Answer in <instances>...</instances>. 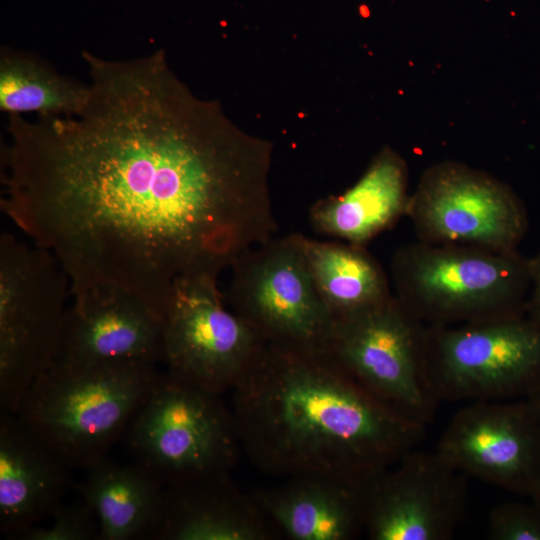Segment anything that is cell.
<instances>
[{"label": "cell", "mask_w": 540, "mask_h": 540, "mask_svg": "<svg viewBox=\"0 0 540 540\" xmlns=\"http://www.w3.org/2000/svg\"><path fill=\"white\" fill-rule=\"evenodd\" d=\"M82 58L79 115H8L1 208L56 257L70 296L123 290L164 320L178 281L218 279L274 237L273 146L197 97L162 49Z\"/></svg>", "instance_id": "6da1fadb"}, {"label": "cell", "mask_w": 540, "mask_h": 540, "mask_svg": "<svg viewBox=\"0 0 540 540\" xmlns=\"http://www.w3.org/2000/svg\"><path fill=\"white\" fill-rule=\"evenodd\" d=\"M230 393L242 453L269 476L371 477L425 436L326 352L266 344Z\"/></svg>", "instance_id": "7a4b0ae2"}, {"label": "cell", "mask_w": 540, "mask_h": 540, "mask_svg": "<svg viewBox=\"0 0 540 540\" xmlns=\"http://www.w3.org/2000/svg\"><path fill=\"white\" fill-rule=\"evenodd\" d=\"M158 373L149 364L54 361L15 414L70 468L86 469L123 439Z\"/></svg>", "instance_id": "3957f363"}, {"label": "cell", "mask_w": 540, "mask_h": 540, "mask_svg": "<svg viewBox=\"0 0 540 540\" xmlns=\"http://www.w3.org/2000/svg\"><path fill=\"white\" fill-rule=\"evenodd\" d=\"M393 294L426 326L526 315L533 259L480 247L417 241L391 259Z\"/></svg>", "instance_id": "277c9868"}, {"label": "cell", "mask_w": 540, "mask_h": 540, "mask_svg": "<svg viewBox=\"0 0 540 540\" xmlns=\"http://www.w3.org/2000/svg\"><path fill=\"white\" fill-rule=\"evenodd\" d=\"M222 396L159 372L122 439L132 462L164 487L231 474L242 449Z\"/></svg>", "instance_id": "5b68a950"}, {"label": "cell", "mask_w": 540, "mask_h": 540, "mask_svg": "<svg viewBox=\"0 0 540 540\" xmlns=\"http://www.w3.org/2000/svg\"><path fill=\"white\" fill-rule=\"evenodd\" d=\"M70 295L47 249L0 237V409L15 414L32 383L56 360Z\"/></svg>", "instance_id": "8992f818"}, {"label": "cell", "mask_w": 540, "mask_h": 540, "mask_svg": "<svg viewBox=\"0 0 540 540\" xmlns=\"http://www.w3.org/2000/svg\"><path fill=\"white\" fill-rule=\"evenodd\" d=\"M425 364L439 402L528 398L540 389V324L525 315L426 326Z\"/></svg>", "instance_id": "52a82bcc"}, {"label": "cell", "mask_w": 540, "mask_h": 540, "mask_svg": "<svg viewBox=\"0 0 540 540\" xmlns=\"http://www.w3.org/2000/svg\"><path fill=\"white\" fill-rule=\"evenodd\" d=\"M426 325L392 294L334 318L326 353L369 393L426 427L440 403L425 364Z\"/></svg>", "instance_id": "ba28073f"}, {"label": "cell", "mask_w": 540, "mask_h": 540, "mask_svg": "<svg viewBox=\"0 0 540 540\" xmlns=\"http://www.w3.org/2000/svg\"><path fill=\"white\" fill-rule=\"evenodd\" d=\"M231 269L225 302L267 344L326 352L334 316L316 287L297 234L251 248Z\"/></svg>", "instance_id": "9c48e42d"}, {"label": "cell", "mask_w": 540, "mask_h": 540, "mask_svg": "<svg viewBox=\"0 0 540 540\" xmlns=\"http://www.w3.org/2000/svg\"><path fill=\"white\" fill-rule=\"evenodd\" d=\"M266 342L226 305L218 279H183L163 320L161 364L173 378L202 390L231 392Z\"/></svg>", "instance_id": "30bf717a"}, {"label": "cell", "mask_w": 540, "mask_h": 540, "mask_svg": "<svg viewBox=\"0 0 540 540\" xmlns=\"http://www.w3.org/2000/svg\"><path fill=\"white\" fill-rule=\"evenodd\" d=\"M406 216L419 241L518 250L527 210L510 186L455 161L429 167L410 194Z\"/></svg>", "instance_id": "8fae6325"}, {"label": "cell", "mask_w": 540, "mask_h": 540, "mask_svg": "<svg viewBox=\"0 0 540 540\" xmlns=\"http://www.w3.org/2000/svg\"><path fill=\"white\" fill-rule=\"evenodd\" d=\"M434 451L467 477L530 499L540 491V423L528 398L471 402Z\"/></svg>", "instance_id": "7c38bea8"}, {"label": "cell", "mask_w": 540, "mask_h": 540, "mask_svg": "<svg viewBox=\"0 0 540 540\" xmlns=\"http://www.w3.org/2000/svg\"><path fill=\"white\" fill-rule=\"evenodd\" d=\"M467 476L416 449L373 479L365 533L372 540H448L463 521Z\"/></svg>", "instance_id": "4fadbf2b"}, {"label": "cell", "mask_w": 540, "mask_h": 540, "mask_svg": "<svg viewBox=\"0 0 540 540\" xmlns=\"http://www.w3.org/2000/svg\"><path fill=\"white\" fill-rule=\"evenodd\" d=\"M163 320L138 297L117 289L72 296L55 361L78 365L162 361Z\"/></svg>", "instance_id": "5bb4252c"}, {"label": "cell", "mask_w": 540, "mask_h": 540, "mask_svg": "<svg viewBox=\"0 0 540 540\" xmlns=\"http://www.w3.org/2000/svg\"><path fill=\"white\" fill-rule=\"evenodd\" d=\"M376 475L301 474L274 487L254 490L252 495L277 538L352 540L365 533L368 498Z\"/></svg>", "instance_id": "9a60e30c"}, {"label": "cell", "mask_w": 540, "mask_h": 540, "mask_svg": "<svg viewBox=\"0 0 540 540\" xmlns=\"http://www.w3.org/2000/svg\"><path fill=\"white\" fill-rule=\"evenodd\" d=\"M69 468L16 414L1 411V534L21 539L50 518L69 489Z\"/></svg>", "instance_id": "2e32d148"}, {"label": "cell", "mask_w": 540, "mask_h": 540, "mask_svg": "<svg viewBox=\"0 0 540 540\" xmlns=\"http://www.w3.org/2000/svg\"><path fill=\"white\" fill-rule=\"evenodd\" d=\"M276 533L252 493L240 490L231 474L165 487L155 540H272Z\"/></svg>", "instance_id": "e0dca14e"}, {"label": "cell", "mask_w": 540, "mask_h": 540, "mask_svg": "<svg viewBox=\"0 0 540 540\" xmlns=\"http://www.w3.org/2000/svg\"><path fill=\"white\" fill-rule=\"evenodd\" d=\"M409 197L407 164L387 147L352 186L312 205L309 220L318 233L365 246L406 216Z\"/></svg>", "instance_id": "ac0fdd59"}, {"label": "cell", "mask_w": 540, "mask_h": 540, "mask_svg": "<svg viewBox=\"0 0 540 540\" xmlns=\"http://www.w3.org/2000/svg\"><path fill=\"white\" fill-rule=\"evenodd\" d=\"M78 491L94 511L99 540L152 539L163 515L165 487L143 468L107 457L86 468Z\"/></svg>", "instance_id": "d6986e66"}, {"label": "cell", "mask_w": 540, "mask_h": 540, "mask_svg": "<svg viewBox=\"0 0 540 540\" xmlns=\"http://www.w3.org/2000/svg\"><path fill=\"white\" fill-rule=\"evenodd\" d=\"M297 236L316 287L334 318L393 294L384 269L365 246Z\"/></svg>", "instance_id": "ffe728a7"}, {"label": "cell", "mask_w": 540, "mask_h": 540, "mask_svg": "<svg viewBox=\"0 0 540 540\" xmlns=\"http://www.w3.org/2000/svg\"><path fill=\"white\" fill-rule=\"evenodd\" d=\"M90 85L58 73L39 56L2 46L0 110L8 115L74 117L86 107Z\"/></svg>", "instance_id": "44dd1931"}, {"label": "cell", "mask_w": 540, "mask_h": 540, "mask_svg": "<svg viewBox=\"0 0 540 540\" xmlns=\"http://www.w3.org/2000/svg\"><path fill=\"white\" fill-rule=\"evenodd\" d=\"M48 525L39 524L23 535V540H99L97 517L82 498L62 503Z\"/></svg>", "instance_id": "7402d4cb"}, {"label": "cell", "mask_w": 540, "mask_h": 540, "mask_svg": "<svg viewBox=\"0 0 540 540\" xmlns=\"http://www.w3.org/2000/svg\"><path fill=\"white\" fill-rule=\"evenodd\" d=\"M507 502L495 506L488 516L492 540H540V503Z\"/></svg>", "instance_id": "603a6c76"}, {"label": "cell", "mask_w": 540, "mask_h": 540, "mask_svg": "<svg viewBox=\"0 0 540 540\" xmlns=\"http://www.w3.org/2000/svg\"><path fill=\"white\" fill-rule=\"evenodd\" d=\"M526 315L540 324V253L533 259L532 285Z\"/></svg>", "instance_id": "cb8c5ba5"}, {"label": "cell", "mask_w": 540, "mask_h": 540, "mask_svg": "<svg viewBox=\"0 0 540 540\" xmlns=\"http://www.w3.org/2000/svg\"><path fill=\"white\" fill-rule=\"evenodd\" d=\"M528 400L533 405L540 423V389L533 393L530 397H528ZM532 500L540 503V491L538 495Z\"/></svg>", "instance_id": "d4e9b609"}]
</instances>
